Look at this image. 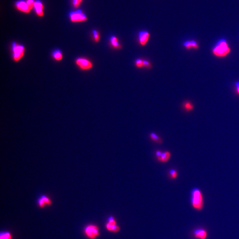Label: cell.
<instances>
[{
  "label": "cell",
  "mask_w": 239,
  "mask_h": 239,
  "mask_svg": "<svg viewBox=\"0 0 239 239\" xmlns=\"http://www.w3.org/2000/svg\"><path fill=\"white\" fill-rule=\"evenodd\" d=\"M231 52V49L225 39H220L216 44L212 50L213 54L218 58L227 56Z\"/></svg>",
  "instance_id": "6da1fadb"
},
{
  "label": "cell",
  "mask_w": 239,
  "mask_h": 239,
  "mask_svg": "<svg viewBox=\"0 0 239 239\" xmlns=\"http://www.w3.org/2000/svg\"><path fill=\"white\" fill-rule=\"evenodd\" d=\"M191 204L196 210H201L203 207V199L201 191L198 188H195L191 192Z\"/></svg>",
  "instance_id": "7a4b0ae2"
},
{
  "label": "cell",
  "mask_w": 239,
  "mask_h": 239,
  "mask_svg": "<svg viewBox=\"0 0 239 239\" xmlns=\"http://www.w3.org/2000/svg\"><path fill=\"white\" fill-rule=\"evenodd\" d=\"M12 50L13 59L14 61H19L24 56L25 47L23 45L19 44L14 42L12 44Z\"/></svg>",
  "instance_id": "3957f363"
},
{
  "label": "cell",
  "mask_w": 239,
  "mask_h": 239,
  "mask_svg": "<svg viewBox=\"0 0 239 239\" xmlns=\"http://www.w3.org/2000/svg\"><path fill=\"white\" fill-rule=\"evenodd\" d=\"M85 232L86 235L90 239H95L99 235L98 228L94 225L87 226L85 229Z\"/></svg>",
  "instance_id": "277c9868"
},
{
  "label": "cell",
  "mask_w": 239,
  "mask_h": 239,
  "mask_svg": "<svg viewBox=\"0 0 239 239\" xmlns=\"http://www.w3.org/2000/svg\"><path fill=\"white\" fill-rule=\"evenodd\" d=\"M70 17L71 21L73 22H84L87 20L86 15L81 11H77L71 13Z\"/></svg>",
  "instance_id": "5b68a950"
},
{
  "label": "cell",
  "mask_w": 239,
  "mask_h": 239,
  "mask_svg": "<svg viewBox=\"0 0 239 239\" xmlns=\"http://www.w3.org/2000/svg\"><path fill=\"white\" fill-rule=\"evenodd\" d=\"M75 63L82 70H89L93 67L92 62L87 59L83 58H78L75 60Z\"/></svg>",
  "instance_id": "8992f818"
},
{
  "label": "cell",
  "mask_w": 239,
  "mask_h": 239,
  "mask_svg": "<svg viewBox=\"0 0 239 239\" xmlns=\"http://www.w3.org/2000/svg\"><path fill=\"white\" fill-rule=\"evenodd\" d=\"M38 204L41 208H43L46 205H50L52 204L51 198L46 195H42L38 199Z\"/></svg>",
  "instance_id": "52a82bcc"
},
{
  "label": "cell",
  "mask_w": 239,
  "mask_h": 239,
  "mask_svg": "<svg viewBox=\"0 0 239 239\" xmlns=\"http://www.w3.org/2000/svg\"><path fill=\"white\" fill-rule=\"evenodd\" d=\"M149 36L150 35L148 32L141 31L139 32L138 34V39L141 44L142 45H145L149 40Z\"/></svg>",
  "instance_id": "ba28073f"
},
{
  "label": "cell",
  "mask_w": 239,
  "mask_h": 239,
  "mask_svg": "<svg viewBox=\"0 0 239 239\" xmlns=\"http://www.w3.org/2000/svg\"><path fill=\"white\" fill-rule=\"evenodd\" d=\"M16 6L19 10L24 13H29L31 10L26 2H24L23 1H19L17 2L16 3Z\"/></svg>",
  "instance_id": "9c48e42d"
},
{
  "label": "cell",
  "mask_w": 239,
  "mask_h": 239,
  "mask_svg": "<svg viewBox=\"0 0 239 239\" xmlns=\"http://www.w3.org/2000/svg\"><path fill=\"white\" fill-rule=\"evenodd\" d=\"M34 8L36 14L39 16L42 17L44 15L43 12V5L41 2L37 1L35 2Z\"/></svg>",
  "instance_id": "30bf717a"
},
{
  "label": "cell",
  "mask_w": 239,
  "mask_h": 239,
  "mask_svg": "<svg viewBox=\"0 0 239 239\" xmlns=\"http://www.w3.org/2000/svg\"><path fill=\"white\" fill-rule=\"evenodd\" d=\"M194 235L197 238L205 239L207 237V233L205 229H198L194 231Z\"/></svg>",
  "instance_id": "8fae6325"
},
{
  "label": "cell",
  "mask_w": 239,
  "mask_h": 239,
  "mask_svg": "<svg viewBox=\"0 0 239 239\" xmlns=\"http://www.w3.org/2000/svg\"><path fill=\"white\" fill-rule=\"evenodd\" d=\"M184 46L187 49H190L191 48L194 49H198L199 48V45L196 41H186L183 44Z\"/></svg>",
  "instance_id": "7c38bea8"
},
{
  "label": "cell",
  "mask_w": 239,
  "mask_h": 239,
  "mask_svg": "<svg viewBox=\"0 0 239 239\" xmlns=\"http://www.w3.org/2000/svg\"><path fill=\"white\" fill-rule=\"evenodd\" d=\"M171 154L169 152H165L162 153V155L159 157L157 158L158 160L160 162H167L170 159Z\"/></svg>",
  "instance_id": "4fadbf2b"
},
{
  "label": "cell",
  "mask_w": 239,
  "mask_h": 239,
  "mask_svg": "<svg viewBox=\"0 0 239 239\" xmlns=\"http://www.w3.org/2000/svg\"><path fill=\"white\" fill-rule=\"evenodd\" d=\"M52 56L53 58L56 61L61 60L63 58L62 52L59 49H56L52 52Z\"/></svg>",
  "instance_id": "5bb4252c"
},
{
  "label": "cell",
  "mask_w": 239,
  "mask_h": 239,
  "mask_svg": "<svg viewBox=\"0 0 239 239\" xmlns=\"http://www.w3.org/2000/svg\"><path fill=\"white\" fill-rule=\"evenodd\" d=\"M106 227L107 230L114 232H117L120 230V227L116 224H112L109 222L106 224Z\"/></svg>",
  "instance_id": "9a60e30c"
},
{
  "label": "cell",
  "mask_w": 239,
  "mask_h": 239,
  "mask_svg": "<svg viewBox=\"0 0 239 239\" xmlns=\"http://www.w3.org/2000/svg\"><path fill=\"white\" fill-rule=\"evenodd\" d=\"M150 138H151V140L157 143L158 144H162V139L160 138L157 134L154 132H152L150 134Z\"/></svg>",
  "instance_id": "2e32d148"
},
{
  "label": "cell",
  "mask_w": 239,
  "mask_h": 239,
  "mask_svg": "<svg viewBox=\"0 0 239 239\" xmlns=\"http://www.w3.org/2000/svg\"><path fill=\"white\" fill-rule=\"evenodd\" d=\"M110 43L111 45L114 48H118L120 47V45L119 43H118V39L116 36H113L111 37Z\"/></svg>",
  "instance_id": "e0dca14e"
},
{
  "label": "cell",
  "mask_w": 239,
  "mask_h": 239,
  "mask_svg": "<svg viewBox=\"0 0 239 239\" xmlns=\"http://www.w3.org/2000/svg\"><path fill=\"white\" fill-rule=\"evenodd\" d=\"M184 108L186 111H190L194 109V106L193 104L189 101H186L183 104Z\"/></svg>",
  "instance_id": "ac0fdd59"
},
{
  "label": "cell",
  "mask_w": 239,
  "mask_h": 239,
  "mask_svg": "<svg viewBox=\"0 0 239 239\" xmlns=\"http://www.w3.org/2000/svg\"><path fill=\"white\" fill-rule=\"evenodd\" d=\"M170 177L171 179H175L178 176V172L177 171L174 169H171L169 171Z\"/></svg>",
  "instance_id": "d6986e66"
},
{
  "label": "cell",
  "mask_w": 239,
  "mask_h": 239,
  "mask_svg": "<svg viewBox=\"0 0 239 239\" xmlns=\"http://www.w3.org/2000/svg\"><path fill=\"white\" fill-rule=\"evenodd\" d=\"M11 234L9 232L2 233L0 236V239H11Z\"/></svg>",
  "instance_id": "ffe728a7"
},
{
  "label": "cell",
  "mask_w": 239,
  "mask_h": 239,
  "mask_svg": "<svg viewBox=\"0 0 239 239\" xmlns=\"http://www.w3.org/2000/svg\"><path fill=\"white\" fill-rule=\"evenodd\" d=\"M93 33L94 41L96 42H98L100 40V35L98 32L97 31L94 30L93 31Z\"/></svg>",
  "instance_id": "44dd1931"
},
{
  "label": "cell",
  "mask_w": 239,
  "mask_h": 239,
  "mask_svg": "<svg viewBox=\"0 0 239 239\" xmlns=\"http://www.w3.org/2000/svg\"><path fill=\"white\" fill-rule=\"evenodd\" d=\"M136 65L138 68H141L144 67L143 60L139 59L136 61Z\"/></svg>",
  "instance_id": "7402d4cb"
},
{
  "label": "cell",
  "mask_w": 239,
  "mask_h": 239,
  "mask_svg": "<svg viewBox=\"0 0 239 239\" xmlns=\"http://www.w3.org/2000/svg\"><path fill=\"white\" fill-rule=\"evenodd\" d=\"M26 2L28 4V5H29V7L31 10L34 7L35 2L33 0H27L26 1Z\"/></svg>",
  "instance_id": "603a6c76"
},
{
  "label": "cell",
  "mask_w": 239,
  "mask_h": 239,
  "mask_svg": "<svg viewBox=\"0 0 239 239\" xmlns=\"http://www.w3.org/2000/svg\"><path fill=\"white\" fill-rule=\"evenodd\" d=\"M82 0H73V4L74 7H77L82 2Z\"/></svg>",
  "instance_id": "cb8c5ba5"
},
{
  "label": "cell",
  "mask_w": 239,
  "mask_h": 239,
  "mask_svg": "<svg viewBox=\"0 0 239 239\" xmlns=\"http://www.w3.org/2000/svg\"><path fill=\"white\" fill-rule=\"evenodd\" d=\"M109 223H111L112 224H116V222L113 216H111L110 217H109Z\"/></svg>",
  "instance_id": "d4e9b609"
},
{
  "label": "cell",
  "mask_w": 239,
  "mask_h": 239,
  "mask_svg": "<svg viewBox=\"0 0 239 239\" xmlns=\"http://www.w3.org/2000/svg\"><path fill=\"white\" fill-rule=\"evenodd\" d=\"M144 66L146 67V68H149L151 67V64L149 62L147 61L146 60H143Z\"/></svg>",
  "instance_id": "484cf974"
},
{
  "label": "cell",
  "mask_w": 239,
  "mask_h": 239,
  "mask_svg": "<svg viewBox=\"0 0 239 239\" xmlns=\"http://www.w3.org/2000/svg\"><path fill=\"white\" fill-rule=\"evenodd\" d=\"M235 86H236L237 94L239 95V82H236L235 83Z\"/></svg>",
  "instance_id": "4316f807"
},
{
  "label": "cell",
  "mask_w": 239,
  "mask_h": 239,
  "mask_svg": "<svg viewBox=\"0 0 239 239\" xmlns=\"http://www.w3.org/2000/svg\"><path fill=\"white\" fill-rule=\"evenodd\" d=\"M162 153L161 151H157L156 153V155L157 158L159 157L162 155Z\"/></svg>",
  "instance_id": "83f0119b"
}]
</instances>
